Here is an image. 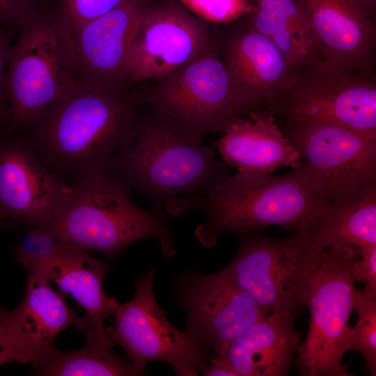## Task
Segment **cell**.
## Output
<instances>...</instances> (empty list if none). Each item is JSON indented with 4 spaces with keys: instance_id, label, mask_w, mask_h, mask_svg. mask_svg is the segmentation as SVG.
<instances>
[{
    "instance_id": "cell-26",
    "label": "cell",
    "mask_w": 376,
    "mask_h": 376,
    "mask_svg": "<svg viewBox=\"0 0 376 376\" xmlns=\"http://www.w3.org/2000/svg\"><path fill=\"white\" fill-rule=\"evenodd\" d=\"M198 17L214 24L229 22L249 13V0H178Z\"/></svg>"
},
{
    "instance_id": "cell-12",
    "label": "cell",
    "mask_w": 376,
    "mask_h": 376,
    "mask_svg": "<svg viewBox=\"0 0 376 376\" xmlns=\"http://www.w3.org/2000/svg\"><path fill=\"white\" fill-rule=\"evenodd\" d=\"M143 93L146 102L202 139L224 132L244 116L219 57L216 36L200 56Z\"/></svg>"
},
{
    "instance_id": "cell-20",
    "label": "cell",
    "mask_w": 376,
    "mask_h": 376,
    "mask_svg": "<svg viewBox=\"0 0 376 376\" xmlns=\"http://www.w3.org/2000/svg\"><path fill=\"white\" fill-rule=\"evenodd\" d=\"M294 320L288 313H269L213 357L237 376L288 375L301 343Z\"/></svg>"
},
{
    "instance_id": "cell-11",
    "label": "cell",
    "mask_w": 376,
    "mask_h": 376,
    "mask_svg": "<svg viewBox=\"0 0 376 376\" xmlns=\"http://www.w3.org/2000/svg\"><path fill=\"white\" fill-rule=\"evenodd\" d=\"M276 124L313 173L324 206L350 203L376 181V139L333 124Z\"/></svg>"
},
{
    "instance_id": "cell-22",
    "label": "cell",
    "mask_w": 376,
    "mask_h": 376,
    "mask_svg": "<svg viewBox=\"0 0 376 376\" xmlns=\"http://www.w3.org/2000/svg\"><path fill=\"white\" fill-rule=\"evenodd\" d=\"M246 17L294 71L321 59L313 31L297 0H258Z\"/></svg>"
},
{
    "instance_id": "cell-31",
    "label": "cell",
    "mask_w": 376,
    "mask_h": 376,
    "mask_svg": "<svg viewBox=\"0 0 376 376\" xmlns=\"http://www.w3.org/2000/svg\"><path fill=\"white\" fill-rule=\"evenodd\" d=\"M10 362L28 363L26 357L5 329L0 324V366Z\"/></svg>"
},
{
    "instance_id": "cell-4",
    "label": "cell",
    "mask_w": 376,
    "mask_h": 376,
    "mask_svg": "<svg viewBox=\"0 0 376 376\" xmlns=\"http://www.w3.org/2000/svg\"><path fill=\"white\" fill-rule=\"evenodd\" d=\"M132 191L105 172L78 180L56 208L49 228L61 240L112 260L147 238L158 240L164 257L173 256L174 235L165 212L142 209Z\"/></svg>"
},
{
    "instance_id": "cell-35",
    "label": "cell",
    "mask_w": 376,
    "mask_h": 376,
    "mask_svg": "<svg viewBox=\"0 0 376 376\" xmlns=\"http://www.w3.org/2000/svg\"><path fill=\"white\" fill-rule=\"evenodd\" d=\"M6 221H5L0 218V230L8 226Z\"/></svg>"
},
{
    "instance_id": "cell-14",
    "label": "cell",
    "mask_w": 376,
    "mask_h": 376,
    "mask_svg": "<svg viewBox=\"0 0 376 376\" xmlns=\"http://www.w3.org/2000/svg\"><path fill=\"white\" fill-rule=\"evenodd\" d=\"M174 287L176 304L187 316L186 330L214 355L268 314L223 269L212 274L187 271Z\"/></svg>"
},
{
    "instance_id": "cell-17",
    "label": "cell",
    "mask_w": 376,
    "mask_h": 376,
    "mask_svg": "<svg viewBox=\"0 0 376 376\" xmlns=\"http://www.w3.org/2000/svg\"><path fill=\"white\" fill-rule=\"evenodd\" d=\"M328 65L350 73H375L376 26L357 0H297Z\"/></svg>"
},
{
    "instance_id": "cell-30",
    "label": "cell",
    "mask_w": 376,
    "mask_h": 376,
    "mask_svg": "<svg viewBox=\"0 0 376 376\" xmlns=\"http://www.w3.org/2000/svg\"><path fill=\"white\" fill-rule=\"evenodd\" d=\"M15 29L5 25L0 26V132L6 128L10 117L4 94V76Z\"/></svg>"
},
{
    "instance_id": "cell-27",
    "label": "cell",
    "mask_w": 376,
    "mask_h": 376,
    "mask_svg": "<svg viewBox=\"0 0 376 376\" xmlns=\"http://www.w3.org/2000/svg\"><path fill=\"white\" fill-rule=\"evenodd\" d=\"M123 1L52 0L51 5L72 31L82 24L111 10Z\"/></svg>"
},
{
    "instance_id": "cell-24",
    "label": "cell",
    "mask_w": 376,
    "mask_h": 376,
    "mask_svg": "<svg viewBox=\"0 0 376 376\" xmlns=\"http://www.w3.org/2000/svg\"><path fill=\"white\" fill-rule=\"evenodd\" d=\"M308 232L320 250L338 245L359 250L376 246V181L350 203L323 206Z\"/></svg>"
},
{
    "instance_id": "cell-5",
    "label": "cell",
    "mask_w": 376,
    "mask_h": 376,
    "mask_svg": "<svg viewBox=\"0 0 376 376\" xmlns=\"http://www.w3.org/2000/svg\"><path fill=\"white\" fill-rule=\"evenodd\" d=\"M4 76L9 121L4 132L21 133L33 125L77 81L72 31L52 6L19 29Z\"/></svg>"
},
{
    "instance_id": "cell-33",
    "label": "cell",
    "mask_w": 376,
    "mask_h": 376,
    "mask_svg": "<svg viewBox=\"0 0 376 376\" xmlns=\"http://www.w3.org/2000/svg\"><path fill=\"white\" fill-rule=\"evenodd\" d=\"M366 13L375 19L376 15V0H357Z\"/></svg>"
},
{
    "instance_id": "cell-8",
    "label": "cell",
    "mask_w": 376,
    "mask_h": 376,
    "mask_svg": "<svg viewBox=\"0 0 376 376\" xmlns=\"http://www.w3.org/2000/svg\"><path fill=\"white\" fill-rule=\"evenodd\" d=\"M276 122L342 126L376 139L375 73H350L322 59L296 71L272 111Z\"/></svg>"
},
{
    "instance_id": "cell-19",
    "label": "cell",
    "mask_w": 376,
    "mask_h": 376,
    "mask_svg": "<svg viewBox=\"0 0 376 376\" xmlns=\"http://www.w3.org/2000/svg\"><path fill=\"white\" fill-rule=\"evenodd\" d=\"M78 318L63 295L44 278L29 272L22 302L12 311L0 308V324L34 367L53 346L56 336Z\"/></svg>"
},
{
    "instance_id": "cell-6",
    "label": "cell",
    "mask_w": 376,
    "mask_h": 376,
    "mask_svg": "<svg viewBox=\"0 0 376 376\" xmlns=\"http://www.w3.org/2000/svg\"><path fill=\"white\" fill-rule=\"evenodd\" d=\"M240 240L237 253L223 270L268 313L300 315L307 307L309 282L322 251L308 229L283 239L259 233Z\"/></svg>"
},
{
    "instance_id": "cell-3",
    "label": "cell",
    "mask_w": 376,
    "mask_h": 376,
    "mask_svg": "<svg viewBox=\"0 0 376 376\" xmlns=\"http://www.w3.org/2000/svg\"><path fill=\"white\" fill-rule=\"evenodd\" d=\"M323 206L318 182L302 162L281 175L238 171L210 194L176 197L164 210L173 216L203 210L205 221L197 226L194 235L202 245L211 247L226 232L240 239L274 225L292 232L308 229Z\"/></svg>"
},
{
    "instance_id": "cell-16",
    "label": "cell",
    "mask_w": 376,
    "mask_h": 376,
    "mask_svg": "<svg viewBox=\"0 0 376 376\" xmlns=\"http://www.w3.org/2000/svg\"><path fill=\"white\" fill-rule=\"evenodd\" d=\"M150 0H124L72 31L74 76L79 83L129 88L125 68L134 27Z\"/></svg>"
},
{
    "instance_id": "cell-32",
    "label": "cell",
    "mask_w": 376,
    "mask_h": 376,
    "mask_svg": "<svg viewBox=\"0 0 376 376\" xmlns=\"http://www.w3.org/2000/svg\"><path fill=\"white\" fill-rule=\"evenodd\" d=\"M205 376H237L228 366L212 357L209 365L202 371Z\"/></svg>"
},
{
    "instance_id": "cell-7",
    "label": "cell",
    "mask_w": 376,
    "mask_h": 376,
    "mask_svg": "<svg viewBox=\"0 0 376 376\" xmlns=\"http://www.w3.org/2000/svg\"><path fill=\"white\" fill-rule=\"evenodd\" d=\"M359 256L358 249L348 245L321 252L320 264L308 286L309 330L295 359L299 375H350L341 361L347 351L349 320L353 312L355 281L352 268Z\"/></svg>"
},
{
    "instance_id": "cell-28",
    "label": "cell",
    "mask_w": 376,
    "mask_h": 376,
    "mask_svg": "<svg viewBox=\"0 0 376 376\" xmlns=\"http://www.w3.org/2000/svg\"><path fill=\"white\" fill-rule=\"evenodd\" d=\"M42 7L36 0H0V24L19 29L32 21Z\"/></svg>"
},
{
    "instance_id": "cell-23",
    "label": "cell",
    "mask_w": 376,
    "mask_h": 376,
    "mask_svg": "<svg viewBox=\"0 0 376 376\" xmlns=\"http://www.w3.org/2000/svg\"><path fill=\"white\" fill-rule=\"evenodd\" d=\"M85 336L86 344L71 352H63L53 346L40 357L34 372L46 376H129L140 375L131 362L118 356L105 330H100L86 315L74 324Z\"/></svg>"
},
{
    "instance_id": "cell-1",
    "label": "cell",
    "mask_w": 376,
    "mask_h": 376,
    "mask_svg": "<svg viewBox=\"0 0 376 376\" xmlns=\"http://www.w3.org/2000/svg\"><path fill=\"white\" fill-rule=\"evenodd\" d=\"M145 102L132 88L77 82L21 132L54 173L71 185L105 172Z\"/></svg>"
},
{
    "instance_id": "cell-29",
    "label": "cell",
    "mask_w": 376,
    "mask_h": 376,
    "mask_svg": "<svg viewBox=\"0 0 376 376\" xmlns=\"http://www.w3.org/2000/svg\"><path fill=\"white\" fill-rule=\"evenodd\" d=\"M359 256L355 260L352 274L354 280L364 284L363 292L376 299V246L358 249Z\"/></svg>"
},
{
    "instance_id": "cell-25",
    "label": "cell",
    "mask_w": 376,
    "mask_h": 376,
    "mask_svg": "<svg viewBox=\"0 0 376 376\" xmlns=\"http://www.w3.org/2000/svg\"><path fill=\"white\" fill-rule=\"evenodd\" d=\"M353 312L357 321L350 327L347 339V351L355 350L365 359L372 376L376 375V299L367 297L359 288H354Z\"/></svg>"
},
{
    "instance_id": "cell-34",
    "label": "cell",
    "mask_w": 376,
    "mask_h": 376,
    "mask_svg": "<svg viewBox=\"0 0 376 376\" xmlns=\"http://www.w3.org/2000/svg\"><path fill=\"white\" fill-rule=\"evenodd\" d=\"M41 6H49L52 4V0H36Z\"/></svg>"
},
{
    "instance_id": "cell-10",
    "label": "cell",
    "mask_w": 376,
    "mask_h": 376,
    "mask_svg": "<svg viewBox=\"0 0 376 376\" xmlns=\"http://www.w3.org/2000/svg\"><path fill=\"white\" fill-rule=\"evenodd\" d=\"M218 25L198 17L178 0H150L131 36L127 86L166 79L207 49Z\"/></svg>"
},
{
    "instance_id": "cell-13",
    "label": "cell",
    "mask_w": 376,
    "mask_h": 376,
    "mask_svg": "<svg viewBox=\"0 0 376 376\" xmlns=\"http://www.w3.org/2000/svg\"><path fill=\"white\" fill-rule=\"evenodd\" d=\"M216 41L243 116L253 112L271 115L294 75L281 52L251 25L246 14L219 24Z\"/></svg>"
},
{
    "instance_id": "cell-21",
    "label": "cell",
    "mask_w": 376,
    "mask_h": 376,
    "mask_svg": "<svg viewBox=\"0 0 376 376\" xmlns=\"http://www.w3.org/2000/svg\"><path fill=\"white\" fill-rule=\"evenodd\" d=\"M222 161L239 172L270 174L277 169L299 166L297 151L274 117L253 112L236 120L217 141Z\"/></svg>"
},
{
    "instance_id": "cell-15",
    "label": "cell",
    "mask_w": 376,
    "mask_h": 376,
    "mask_svg": "<svg viewBox=\"0 0 376 376\" xmlns=\"http://www.w3.org/2000/svg\"><path fill=\"white\" fill-rule=\"evenodd\" d=\"M70 187L22 134L0 132L1 219L29 228H49Z\"/></svg>"
},
{
    "instance_id": "cell-18",
    "label": "cell",
    "mask_w": 376,
    "mask_h": 376,
    "mask_svg": "<svg viewBox=\"0 0 376 376\" xmlns=\"http://www.w3.org/2000/svg\"><path fill=\"white\" fill-rule=\"evenodd\" d=\"M16 260L28 272L35 273L69 295L100 329L112 315L117 301L105 294L102 282L109 266L88 251L59 240L51 249L40 255L15 253Z\"/></svg>"
},
{
    "instance_id": "cell-36",
    "label": "cell",
    "mask_w": 376,
    "mask_h": 376,
    "mask_svg": "<svg viewBox=\"0 0 376 376\" xmlns=\"http://www.w3.org/2000/svg\"><path fill=\"white\" fill-rule=\"evenodd\" d=\"M252 4H255L258 0H249Z\"/></svg>"
},
{
    "instance_id": "cell-9",
    "label": "cell",
    "mask_w": 376,
    "mask_h": 376,
    "mask_svg": "<svg viewBox=\"0 0 376 376\" xmlns=\"http://www.w3.org/2000/svg\"><path fill=\"white\" fill-rule=\"evenodd\" d=\"M154 275L152 267L134 280V297L118 303L112 314L114 324L105 331L141 375L148 363L160 361L169 363L178 375H198L209 365L212 352L188 331H180L170 323L155 299Z\"/></svg>"
},
{
    "instance_id": "cell-2",
    "label": "cell",
    "mask_w": 376,
    "mask_h": 376,
    "mask_svg": "<svg viewBox=\"0 0 376 376\" xmlns=\"http://www.w3.org/2000/svg\"><path fill=\"white\" fill-rule=\"evenodd\" d=\"M202 140L145 102L105 173L148 199L152 211L163 212L171 200L207 196L230 175Z\"/></svg>"
}]
</instances>
